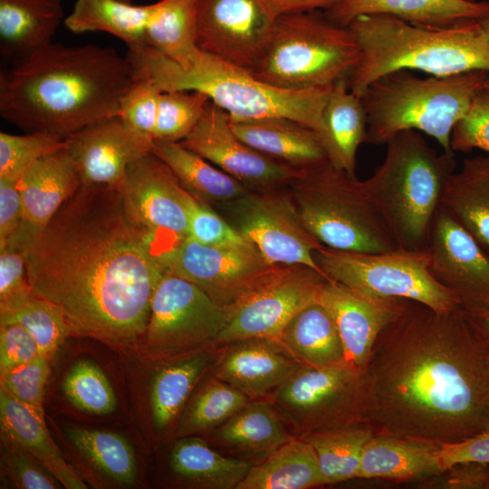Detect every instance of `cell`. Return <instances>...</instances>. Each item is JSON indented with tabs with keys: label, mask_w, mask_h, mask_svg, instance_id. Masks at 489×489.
Listing matches in <instances>:
<instances>
[{
	"label": "cell",
	"mask_w": 489,
	"mask_h": 489,
	"mask_svg": "<svg viewBox=\"0 0 489 489\" xmlns=\"http://www.w3.org/2000/svg\"><path fill=\"white\" fill-rule=\"evenodd\" d=\"M81 185L82 181L65 149L32 165L18 180L22 219L5 247L25 253L33 240Z\"/></svg>",
	"instance_id": "7402d4cb"
},
{
	"label": "cell",
	"mask_w": 489,
	"mask_h": 489,
	"mask_svg": "<svg viewBox=\"0 0 489 489\" xmlns=\"http://www.w3.org/2000/svg\"><path fill=\"white\" fill-rule=\"evenodd\" d=\"M313 258L329 281L366 295L413 300L438 312L461 307L431 274L426 249L360 253L321 245Z\"/></svg>",
	"instance_id": "30bf717a"
},
{
	"label": "cell",
	"mask_w": 489,
	"mask_h": 489,
	"mask_svg": "<svg viewBox=\"0 0 489 489\" xmlns=\"http://www.w3.org/2000/svg\"><path fill=\"white\" fill-rule=\"evenodd\" d=\"M40 356L31 334L18 323L0 324V374Z\"/></svg>",
	"instance_id": "f5cc1de1"
},
{
	"label": "cell",
	"mask_w": 489,
	"mask_h": 489,
	"mask_svg": "<svg viewBox=\"0 0 489 489\" xmlns=\"http://www.w3.org/2000/svg\"><path fill=\"white\" fill-rule=\"evenodd\" d=\"M373 436L367 423L358 421L302 437L316 453L322 483L326 485L358 478L363 449Z\"/></svg>",
	"instance_id": "8d00e7d4"
},
{
	"label": "cell",
	"mask_w": 489,
	"mask_h": 489,
	"mask_svg": "<svg viewBox=\"0 0 489 489\" xmlns=\"http://www.w3.org/2000/svg\"><path fill=\"white\" fill-rule=\"evenodd\" d=\"M0 426L2 437L8 446L36 459L65 488H87L52 438L43 410L26 405L0 389Z\"/></svg>",
	"instance_id": "d4e9b609"
},
{
	"label": "cell",
	"mask_w": 489,
	"mask_h": 489,
	"mask_svg": "<svg viewBox=\"0 0 489 489\" xmlns=\"http://www.w3.org/2000/svg\"><path fill=\"white\" fill-rule=\"evenodd\" d=\"M329 281L304 264H278L238 302L226 310L216 343L250 338L275 339L291 319L317 300Z\"/></svg>",
	"instance_id": "7c38bea8"
},
{
	"label": "cell",
	"mask_w": 489,
	"mask_h": 489,
	"mask_svg": "<svg viewBox=\"0 0 489 489\" xmlns=\"http://www.w3.org/2000/svg\"><path fill=\"white\" fill-rule=\"evenodd\" d=\"M49 360L40 355L0 374L1 389L19 401L43 411L44 388L50 374Z\"/></svg>",
	"instance_id": "c3c4849f"
},
{
	"label": "cell",
	"mask_w": 489,
	"mask_h": 489,
	"mask_svg": "<svg viewBox=\"0 0 489 489\" xmlns=\"http://www.w3.org/2000/svg\"><path fill=\"white\" fill-rule=\"evenodd\" d=\"M323 14L347 27L361 15L386 14L410 24L447 27L489 16V1L467 0H340Z\"/></svg>",
	"instance_id": "cb8c5ba5"
},
{
	"label": "cell",
	"mask_w": 489,
	"mask_h": 489,
	"mask_svg": "<svg viewBox=\"0 0 489 489\" xmlns=\"http://www.w3.org/2000/svg\"><path fill=\"white\" fill-rule=\"evenodd\" d=\"M188 237L209 246H235L250 243L211 206L188 193L187 198Z\"/></svg>",
	"instance_id": "bcb514c9"
},
{
	"label": "cell",
	"mask_w": 489,
	"mask_h": 489,
	"mask_svg": "<svg viewBox=\"0 0 489 489\" xmlns=\"http://www.w3.org/2000/svg\"><path fill=\"white\" fill-rule=\"evenodd\" d=\"M197 45L252 72L270 44L276 17L262 0H196Z\"/></svg>",
	"instance_id": "2e32d148"
},
{
	"label": "cell",
	"mask_w": 489,
	"mask_h": 489,
	"mask_svg": "<svg viewBox=\"0 0 489 489\" xmlns=\"http://www.w3.org/2000/svg\"><path fill=\"white\" fill-rule=\"evenodd\" d=\"M440 446L420 439L375 435L363 449L358 478L412 481L436 475L443 471Z\"/></svg>",
	"instance_id": "4316f807"
},
{
	"label": "cell",
	"mask_w": 489,
	"mask_h": 489,
	"mask_svg": "<svg viewBox=\"0 0 489 489\" xmlns=\"http://www.w3.org/2000/svg\"><path fill=\"white\" fill-rule=\"evenodd\" d=\"M481 149L489 153V87L476 93L464 118L455 126L451 136L454 152Z\"/></svg>",
	"instance_id": "681fc988"
},
{
	"label": "cell",
	"mask_w": 489,
	"mask_h": 489,
	"mask_svg": "<svg viewBox=\"0 0 489 489\" xmlns=\"http://www.w3.org/2000/svg\"><path fill=\"white\" fill-rule=\"evenodd\" d=\"M287 188L304 225L321 244L360 253L398 248L364 182L329 161Z\"/></svg>",
	"instance_id": "ba28073f"
},
{
	"label": "cell",
	"mask_w": 489,
	"mask_h": 489,
	"mask_svg": "<svg viewBox=\"0 0 489 489\" xmlns=\"http://www.w3.org/2000/svg\"><path fill=\"white\" fill-rule=\"evenodd\" d=\"M161 92L151 79L137 78L123 96L118 112L129 128L153 141Z\"/></svg>",
	"instance_id": "7dc6e473"
},
{
	"label": "cell",
	"mask_w": 489,
	"mask_h": 489,
	"mask_svg": "<svg viewBox=\"0 0 489 489\" xmlns=\"http://www.w3.org/2000/svg\"><path fill=\"white\" fill-rule=\"evenodd\" d=\"M317 133L328 161L356 177L357 151L366 140L367 116L360 98L349 89L348 81L332 85Z\"/></svg>",
	"instance_id": "83f0119b"
},
{
	"label": "cell",
	"mask_w": 489,
	"mask_h": 489,
	"mask_svg": "<svg viewBox=\"0 0 489 489\" xmlns=\"http://www.w3.org/2000/svg\"><path fill=\"white\" fill-rule=\"evenodd\" d=\"M167 273L182 277L228 310L274 267L250 242L209 246L187 238L165 254Z\"/></svg>",
	"instance_id": "9a60e30c"
},
{
	"label": "cell",
	"mask_w": 489,
	"mask_h": 489,
	"mask_svg": "<svg viewBox=\"0 0 489 489\" xmlns=\"http://www.w3.org/2000/svg\"><path fill=\"white\" fill-rule=\"evenodd\" d=\"M465 311L479 330L489 348V308L471 309Z\"/></svg>",
	"instance_id": "680465c9"
},
{
	"label": "cell",
	"mask_w": 489,
	"mask_h": 489,
	"mask_svg": "<svg viewBox=\"0 0 489 489\" xmlns=\"http://www.w3.org/2000/svg\"><path fill=\"white\" fill-rule=\"evenodd\" d=\"M209 98L197 91H166L159 98L154 142H180L202 119Z\"/></svg>",
	"instance_id": "7bdbcfd3"
},
{
	"label": "cell",
	"mask_w": 489,
	"mask_h": 489,
	"mask_svg": "<svg viewBox=\"0 0 489 489\" xmlns=\"http://www.w3.org/2000/svg\"><path fill=\"white\" fill-rule=\"evenodd\" d=\"M273 340L300 363L315 367L347 365L334 320L318 299L298 312Z\"/></svg>",
	"instance_id": "f546056e"
},
{
	"label": "cell",
	"mask_w": 489,
	"mask_h": 489,
	"mask_svg": "<svg viewBox=\"0 0 489 489\" xmlns=\"http://www.w3.org/2000/svg\"><path fill=\"white\" fill-rule=\"evenodd\" d=\"M210 364L209 354L197 350L161 368L150 390L155 428H166L176 417L193 388Z\"/></svg>",
	"instance_id": "f35d334b"
},
{
	"label": "cell",
	"mask_w": 489,
	"mask_h": 489,
	"mask_svg": "<svg viewBox=\"0 0 489 489\" xmlns=\"http://www.w3.org/2000/svg\"><path fill=\"white\" fill-rule=\"evenodd\" d=\"M223 206L231 224L268 263L304 264L321 272L313 252L323 244L304 225L287 187L251 191Z\"/></svg>",
	"instance_id": "5bb4252c"
},
{
	"label": "cell",
	"mask_w": 489,
	"mask_h": 489,
	"mask_svg": "<svg viewBox=\"0 0 489 489\" xmlns=\"http://www.w3.org/2000/svg\"><path fill=\"white\" fill-rule=\"evenodd\" d=\"M360 50L348 80L359 98L378 79L399 71L447 76L489 72V41L478 21L447 27L418 25L386 14L361 15L347 26Z\"/></svg>",
	"instance_id": "277c9868"
},
{
	"label": "cell",
	"mask_w": 489,
	"mask_h": 489,
	"mask_svg": "<svg viewBox=\"0 0 489 489\" xmlns=\"http://www.w3.org/2000/svg\"><path fill=\"white\" fill-rule=\"evenodd\" d=\"M215 435L222 446L253 464L267 457L292 437L273 404L257 399L249 401L216 427Z\"/></svg>",
	"instance_id": "d6a6232c"
},
{
	"label": "cell",
	"mask_w": 489,
	"mask_h": 489,
	"mask_svg": "<svg viewBox=\"0 0 489 489\" xmlns=\"http://www.w3.org/2000/svg\"><path fill=\"white\" fill-rule=\"evenodd\" d=\"M438 457L443 471L464 462L489 464V426L463 441L442 445Z\"/></svg>",
	"instance_id": "11a10c76"
},
{
	"label": "cell",
	"mask_w": 489,
	"mask_h": 489,
	"mask_svg": "<svg viewBox=\"0 0 489 489\" xmlns=\"http://www.w3.org/2000/svg\"><path fill=\"white\" fill-rule=\"evenodd\" d=\"M254 464L224 455L196 436H187L174 445L170 466L178 476L210 489H237Z\"/></svg>",
	"instance_id": "d590c367"
},
{
	"label": "cell",
	"mask_w": 489,
	"mask_h": 489,
	"mask_svg": "<svg viewBox=\"0 0 489 489\" xmlns=\"http://www.w3.org/2000/svg\"><path fill=\"white\" fill-rule=\"evenodd\" d=\"M340 0H262L276 18L285 14L327 11Z\"/></svg>",
	"instance_id": "6f0895ef"
},
{
	"label": "cell",
	"mask_w": 489,
	"mask_h": 489,
	"mask_svg": "<svg viewBox=\"0 0 489 489\" xmlns=\"http://www.w3.org/2000/svg\"><path fill=\"white\" fill-rule=\"evenodd\" d=\"M121 1H124V2H127V3H131L132 0H121Z\"/></svg>",
	"instance_id": "6125c7cd"
},
{
	"label": "cell",
	"mask_w": 489,
	"mask_h": 489,
	"mask_svg": "<svg viewBox=\"0 0 489 489\" xmlns=\"http://www.w3.org/2000/svg\"><path fill=\"white\" fill-rule=\"evenodd\" d=\"M117 189L131 216L167 254L188 237V192L152 152L129 166Z\"/></svg>",
	"instance_id": "ac0fdd59"
},
{
	"label": "cell",
	"mask_w": 489,
	"mask_h": 489,
	"mask_svg": "<svg viewBox=\"0 0 489 489\" xmlns=\"http://www.w3.org/2000/svg\"><path fill=\"white\" fill-rule=\"evenodd\" d=\"M22 219L18 180H0V249L17 230Z\"/></svg>",
	"instance_id": "9f6ffc18"
},
{
	"label": "cell",
	"mask_w": 489,
	"mask_h": 489,
	"mask_svg": "<svg viewBox=\"0 0 489 489\" xmlns=\"http://www.w3.org/2000/svg\"><path fill=\"white\" fill-rule=\"evenodd\" d=\"M360 57L348 27L318 12L291 14L276 18L268 49L251 73L286 90L330 87L348 81Z\"/></svg>",
	"instance_id": "9c48e42d"
},
{
	"label": "cell",
	"mask_w": 489,
	"mask_h": 489,
	"mask_svg": "<svg viewBox=\"0 0 489 489\" xmlns=\"http://www.w3.org/2000/svg\"><path fill=\"white\" fill-rule=\"evenodd\" d=\"M226 310L191 282L165 273L150 303L145 345L156 355H176L216 342Z\"/></svg>",
	"instance_id": "4fadbf2b"
},
{
	"label": "cell",
	"mask_w": 489,
	"mask_h": 489,
	"mask_svg": "<svg viewBox=\"0 0 489 489\" xmlns=\"http://www.w3.org/2000/svg\"><path fill=\"white\" fill-rule=\"evenodd\" d=\"M362 420L375 435L453 444L489 426V348L463 307L406 300L362 373Z\"/></svg>",
	"instance_id": "7a4b0ae2"
},
{
	"label": "cell",
	"mask_w": 489,
	"mask_h": 489,
	"mask_svg": "<svg viewBox=\"0 0 489 489\" xmlns=\"http://www.w3.org/2000/svg\"><path fill=\"white\" fill-rule=\"evenodd\" d=\"M71 444L102 473L120 484L136 479V460L130 444L109 431L84 427L66 429Z\"/></svg>",
	"instance_id": "ab89813d"
},
{
	"label": "cell",
	"mask_w": 489,
	"mask_h": 489,
	"mask_svg": "<svg viewBox=\"0 0 489 489\" xmlns=\"http://www.w3.org/2000/svg\"><path fill=\"white\" fill-rule=\"evenodd\" d=\"M33 295L25 253L8 247L0 249V316L11 313Z\"/></svg>",
	"instance_id": "f907efd6"
},
{
	"label": "cell",
	"mask_w": 489,
	"mask_h": 489,
	"mask_svg": "<svg viewBox=\"0 0 489 489\" xmlns=\"http://www.w3.org/2000/svg\"><path fill=\"white\" fill-rule=\"evenodd\" d=\"M227 344L216 365V378L249 398L272 394L301 364L273 339L250 338Z\"/></svg>",
	"instance_id": "603a6c76"
},
{
	"label": "cell",
	"mask_w": 489,
	"mask_h": 489,
	"mask_svg": "<svg viewBox=\"0 0 489 489\" xmlns=\"http://www.w3.org/2000/svg\"><path fill=\"white\" fill-rule=\"evenodd\" d=\"M318 300L334 320L346 364L363 373L377 337L401 312L407 299L373 297L327 281Z\"/></svg>",
	"instance_id": "44dd1931"
},
{
	"label": "cell",
	"mask_w": 489,
	"mask_h": 489,
	"mask_svg": "<svg viewBox=\"0 0 489 489\" xmlns=\"http://www.w3.org/2000/svg\"><path fill=\"white\" fill-rule=\"evenodd\" d=\"M323 485L316 453L302 436L291 437L254 464L237 489H307Z\"/></svg>",
	"instance_id": "e575fe53"
},
{
	"label": "cell",
	"mask_w": 489,
	"mask_h": 489,
	"mask_svg": "<svg viewBox=\"0 0 489 489\" xmlns=\"http://www.w3.org/2000/svg\"><path fill=\"white\" fill-rule=\"evenodd\" d=\"M426 250L433 277L465 310L489 308V255L440 205Z\"/></svg>",
	"instance_id": "d6986e66"
},
{
	"label": "cell",
	"mask_w": 489,
	"mask_h": 489,
	"mask_svg": "<svg viewBox=\"0 0 489 489\" xmlns=\"http://www.w3.org/2000/svg\"><path fill=\"white\" fill-rule=\"evenodd\" d=\"M66 147L63 137L46 132H0V180H19L39 159Z\"/></svg>",
	"instance_id": "f6af8a7d"
},
{
	"label": "cell",
	"mask_w": 489,
	"mask_h": 489,
	"mask_svg": "<svg viewBox=\"0 0 489 489\" xmlns=\"http://www.w3.org/2000/svg\"><path fill=\"white\" fill-rule=\"evenodd\" d=\"M248 402L249 398L244 393L216 378L196 397L182 420L180 433L187 436L216 428Z\"/></svg>",
	"instance_id": "60d3db41"
},
{
	"label": "cell",
	"mask_w": 489,
	"mask_h": 489,
	"mask_svg": "<svg viewBox=\"0 0 489 489\" xmlns=\"http://www.w3.org/2000/svg\"><path fill=\"white\" fill-rule=\"evenodd\" d=\"M488 72L419 77L411 71L387 74L372 82L360 100L367 116L365 143L387 144L405 130L423 132L448 154L456 123L465 116Z\"/></svg>",
	"instance_id": "8992f818"
},
{
	"label": "cell",
	"mask_w": 489,
	"mask_h": 489,
	"mask_svg": "<svg viewBox=\"0 0 489 489\" xmlns=\"http://www.w3.org/2000/svg\"><path fill=\"white\" fill-rule=\"evenodd\" d=\"M9 479L21 489H54L59 482L36 459L26 453L8 446L4 458Z\"/></svg>",
	"instance_id": "816d5d0a"
},
{
	"label": "cell",
	"mask_w": 489,
	"mask_h": 489,
	"mask_svg": "<svg viewBox=\"0 0 489 489\" xmlns=\"http://www.w3.org/2000/svg\"><path fill=\"white\" fill-rule=\"evenodd\" d=\"M272 398L273 408L296 436L363 421L362 373L348 365L301 363Z\"/></svg>",
	"instance_id": "8fae6325"
},
{
	"label": "cell",
	"mask_w": 489,
	"mask_h": 489,
	"mask_svg": "<svg viewBox=\"0 0 489 489\" xmlns=\"http://www.w3.org/2000/svg\"><path fill=\"white\" fill-rule=\"evenodd\" d=\"M111 47L53 43L14 60L0 74V114L25 132L63 138L118 115L134 82Z\"/></svg>",
	"instance_id": "3957f363"
},
{
	"label": "cell",
	"mask_w": 489,
	"mask_h": 489,
	"mask_svg": "<svg viewBox=\"0 0 489 489\" xmlns=\"http://www.w3.org/2000/svg\"><path fill=\"white\" fill-rule=\"evenodd\" d=\"M180 143L252 191L288 187L305 172L242 140L234 131L228 114L211 101L198 124Z\"/></svg>",
	"instance_id": "e0dca14e"
},
{
	"label": "cell",
	"mask_w": 489,
	"mask_h": 489,
	"mask_svg": "<svg viewBox=\"0 0 489 489\" xmlns=\"http://www.w3.org/2000/svg\"><path fill=\"white\" fill-rule=\"evenodd\" d=\"M144 47L186 64L198 48L196 0H159L147 27Z\"/></svg>",
	"instance_id": "74e56055"
},
{
	"label": "cell",
	"mask_w": 489,
	"mask_h": 489,
	"mask_svg": "<svg viewBox=\"0 0 489 489\" xmlns=\"http://www.w3.org/2000/svg\"><path fill=\"white\" fill-rule=\"evenodd\" d=\"M467 1L476 2V1H481V0H467Z\"/></svg>",
	"instance_id": "be15d7a7"
},
{
	"label": "cell",
	"mask_w": 489,
	"mask_h": 489,
	"mask_svg": "<svg viewBox=\"0 0 489 489\" xmlns=\"http://www.w3.org/2000/svg\"><path fill=\"white\" fill-rule=\"evenodd\" d=\"M480 29L484 38L489 41V16L478 21Z\"/></svg>",
	"instance_id": "91938a15"
},
{
	"label": "cell",
	"mask_w": 489,
	"mask_h": 489,
	"mask_svg": "<svg viewBox=\"0 0 489 489\" xmlns=\"http://www.w3.org/2000/svg\"><path fill=\"white\" fill-rule=\"evenodd\" d=\"M441 206L489 255V155L464 160L448 178Z\"/></svg>",
	"instance_id": "4dcf8cb0"
},
{
	"label": "cell",
	"mask_w": 489,
	"mask_h": 489,
	"mask_svg": "<svg viewBox=\"0 0 489 489\" xmlns=\"http://www.w3.org/2000/svg\"><path fill=\"white\" fill-rule=\"evenodd\" d=\"M4 323L24 327L35 340L40 355L48 359L72 335L60 308L34 294L11 313L0 316V324Z\"/></svg>",
	"instance_id": "b9f144b4"
},
{
	"label": "cell",
	"mask_w": 489,
	"mask_h": 489,
	"mask_svg": "<svg viewBox=\"0 0 489 489\" xmlns=\"http://www.w3.org/2000/svg\"><path fill=\"white\" fill-rule=\"evenodd\" d=\"M194 197L223 206L252 190L180 142H154L151 151Z\"/></svg>",
	"instance_id": "1f68e13d"
},
{
	"label": "cell",
	"mask_w": 489,
	"mask_h": 489,
	"mask_svg": "<svg viewBox=\"0 0 489 489\" xmlns=\"http://www.w3.org/2000/svg\"><path fill=\"white\" fill-rule=\"evenodd\" d=\"M421 484L448 489H489V464L459 463L423 479Z\"/></svg>",
	"instance_id": "db71d44e"
},
{
	"label": "cell",
	"mask_w": 489,
	"mask_h": 489,
	"mask_svg": "<svg viewBox=\"0 0 489 489\" xmlns=\"http://www.w3.org/2000/svg\"><path fill=\"white\" fill-rule=\"evenodd\" d=\"M486 84H487V86L489 87V72H488V76H487Z\"/></svg>",
	"instance_id": "94428289"
},
{
	"label": "cell",
	"mask_w": 489,
	"mask_h": 489,
	"mask_svg": "<svg viewBox=\"0 0 489 489\" xmlns=\"http://www.w3.org/2000/svg\"><path fill=\"white\" fill-rule=\"evenodd\" d=\"M62 390L75 408L89 414L107 415L116 409V397L110 381L91 361L76 362L63 379Z\"/></svg>",
	"instance_id": "ee69618b"
},
{
	"label": "cell",
	"mask_w": 489,
	"mask_h": 489,
	"mask_svg": "<svg viewBox=\"0 0 489 489\" xmlns=\"http://www.w3.org/2000/svg\"><path fill=\"white\" fill-rule=\"evenodd\" d=\"M159 1L135 5L121 0H76L64 25L74 34L104 32L120 39L129 50L145 45L147 27Z\"/></svg>",
	"instance_id": "836d02e7"
},
{
	"label": "cell",
	"mask_w": 489,
	"mask_h": 489,
	"mask_svg": "<svg viewBox=\"0 0 489 489\" xmlns=\"http://www.w3.org/2000/svg\"><path fill=\"white\" fill-rule=\"evenodd\" d=\"M62 0H0V52L12 62L50 44L64 24Z\"/></svg>",
	"instance_id": "f1b7e54d"
},
{
	"label": "cell",
	"mask_w": 489,
	"mask_h": 489,
	"mask_svg": "<svg viewBox=\"0 0 489 489\" xmlns=\"http://www.w3.org/2000/svg\"><path fill=\"white\" fill-rule=\"evenodd\" d=\"M385 158L363 180L398 246L426 249L445 187L455 170V154L437 152L416 130L395 135Z\"/></svg>",
	"instance_id": "52a82bcc"
},
{
	"label": "cell",
	"mask_w": 489,
	"mask_h": 489,
	"mask_svg": "<svg viewBox=\"0 0 489 489\" xmlns=\"http://www.w3.org/2000/svg\"><path fill=\"white\" fill-rule=\"evenodd\" d=\"M231 120L235 134L264 155L307 171L328 161L316 130L292 119Z\"/></svg>",
	"instance_id": "484cf974"
},
{
	"label": "cell",
	"mask_w": 489,
	"mask_h": 489,
	"mask_svg": "<svg viewBox=\"0 0 489 489\" xmlns=\"http://www.w3.org/2000/svg\"><path fill=\"white\" fill-rule=\"evenodd\" d=\"M166 254L117 188L82 184L26 248L27 280L72 335L127 346L145 335Z\"/></svg>",
	"instance_id": "6da1fadb"
},
{
	"label": "cell",
	"mask_w": 489,
	"mask_h": 489,
	"mask_svg": "<svg viewBox=\"0 0 489 489\" xmlns=\"http://www.w3.org/2000/svg\"><path fill=\"white\" fill-rule=\"evenodd\" d=\"M77 174L85 185L117 188L129 166L151 153L154 141L118 115L94 122L65 138Z\"/></svg>",
	"instance_id": "ffe728a7"
},
{
	"label": "cell",
	"mask_w": 489,
	"mask_h": 489,
	"mask_svg": "<svg viewBox=\"0 0 489 489\" xmlns=\"http://www.w3.org/2000/svg\"><path fill=\"white\" fill-rule=\"evenodd\" d=\"M126 55L135 79L149 78L162 91H200L232 120L288 118L318 131L332 87L293 91L272 86L199 48L184 65L148 47L129 50Z\"/></svg>",
	"instance_id": "5b68a950"
}]
</instances>
